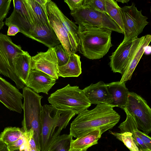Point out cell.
I'll use <instances>...</instances> for the list:
<instances>
[{
    "label": "cell",
    "mask_w": 151,
    "mask_h": 151,
    "mask_svg": "<svg viewBox=\"0 0 151 151\" xmlns=\"http://www.w3.org/2000/svg\"><path fill=\"white\" fill-rule=\"evenodd\" d=\"M116 2H121L122 3H127L129 1V0H117L115 1Z\"/></svg>",
    "instance_id": "cell-41"
},
{
    "label": "cell",
    "mask_w": 151,
    "mask_h": 151,
    "mask_svg": "<svg viewBox=\"0 0 151 151\" xmlns=\"http://www.w3.org/2000/svg\"><path fill=\"white\" fill-rule=\"evenodd\" d=\"M53 1L48 0L46 9L49 23L67 53L70 55L72 53L69 36L63 27L54 9Z\"/></svg>",
    "instance_id": "cell-14"
},
{
    "label": "cell",
    "mask_w": 151,
    "mask_h": 151,
    "mask_svg": "<svg viewBox=\"0 0 151 151\" xmlns=\"http://www.w3.org/2000/svg\"><path fill=\"white\" fill-rule=\"evenodd\" d=\"M31 66L32 70L42 72L56 80L58 79V66L53 47L31 57Z\"/></svg>",
    "instance_id": "cell-11"
},
{
    "label": "cell",
    "mask_w": 151,
    "mask_h": 151,
    "mask_svg": "<svg viewBox=\"0 0 151 151\" xmlns=\"http://www.w3.org/2000/svg\"><path fill=\"white\" fill-rule=\"evenodd\" d=\"M82 90L91 104L110 105L112 102V96L108 91L106 84L102 81L91 84Z\"/></svg>",
    "instance_id": "cell-17"
},
{
    "label": "cell",
    "mask_w": 151,
    "mask_h": 151,
    "mask_svg": "<svg viewBox=\"0 0 151 151\" xmlns=\"http://www.w3.org/2000/svg\"><path fill=\"white\" fill-rule=\"evenodd\" d=\"M73 137L70 134L60 135L52 143L47 151H68Z\"/></svg>",
    "instance_id": "cell-27"
},
{
    "label": "cell",
    "mask_w": 151,
    "mask_h": 151,
    "mask_svg": "<svg viewBox=\"0 0 151 151\" xmlns=\"http://www.w3.org/2000/svg\"><path fill=\"white\" fill-rule=\"evenodd\" d=\"M32 39L50 48L60 42L50 25L36 24L31 25L29 32Z\"/></svg>",
    "instance_id": "cell-15"
},
{
    "label": "cell",
    "mask_w": 151,
    "mask_h": 151,
    "mask_svg": "<svg viewBox=\"0 0 151 151\" xmlns=\"http://www.w3.org/2000/svg\"><path fill=\"white\" fill-rule=\"evenodd\" d=\"M56 80L42 72L31 70L25 85L35 92H48L56 83Z\"/></svg>",
    "instance_id": "cell-16"
},
{
    "label": "cell",
    "mask_w": 151,
    "mask_h": 151,
    "mask_svg": "<svg viewBox=\"0 0 151 151\" xmlns=\"http://www.w3.org/2000/svg\"><path fill=\"white\" fill-rule=\"evenodd\" d=\"M114 107L109 105L98 104L93 109L81 112L71 123L69 134L77 138L96 129H100L103 133L111 129L120 118Z\"/></svg>",
    "instance_id": "cell-1"
},
{
    "label": "cell",
    "mask_w": 151,
    "mask_h": 151,
    "mask_svg": "<svg viewBox=\"0 0 151 151\" xmlns=\"http://www.w3.org/2000/svg\"><path fill=\"white\" fill-rule=\"evenodd\" d=\"M106 85L112 98V102L110 105L123 109L126 106L129 92L126 87L125 82L120 83L119 81L113 82Z\"/></svg>",
    "instance_id": "cell-20"
},
{
    "label": "cell",
    "mask_w": 151,
    "mask_h": 151,
    "mask_svg": "<svg viewBox=\"0 0 151 151\" xmlns=\"http://www.w3.org/2000/svg\"><path fill=\"white\" fill-rule=\"evenodd\" d=\"M0 151H9L6 144L0 139Z\"/></svg>",
    "instance_id": "cell-37"
},
{
    "label": "cell",
    "mask_w": 151,
    "mask_h": 151,
    "mask_svg": "<svg viewBox=\"0 0 151 151\" xmlns=\"http://www.w3.org/2000/svg\"><path fill=\"white\" fill-rule=\"evenodd\" d=\"M81 73L80 57L75 53H71L67 63L58 67L59 77H78Z\"/></svg>",
    "instance_id": "cell-22"
},
{
    "label": "cell",
    "mask_w": 151,
    "mask_h": 151,
    "mask_svg": "<svg viewBox=\"0 0 151 151\" xmlns=\"http://www.w3.org/2000/svg\"><path fill=\"white\" fill-rule=\"evenodd\" d=\"M84 0H65L71 11L81 8L83 6Z\"/></svg>",
    "instance_id": "cell-34"
},
{
    "label": "cell",
    "mask_w": 151,
    "mask_h": 151,
    "mask_svg": "<svg viewBox=\"0 0 151 151\" xmlns=\"http://www.w3.org/2000/svg\"><path fill=\"white\" fill-rule=\"evenodd\" d=\"M55 12L69 38L72 53L79 51L80 39L78 35V27L75 23L67 17L53 1Z\"/></svg>",
    "instance_id": "cell-18"
},
{
    "label": "cell",
    "mask_w": 151,
    "mask_h": 151,
    "mask_svg": "<svg viewBox=\"0 0 151 151\" xmlns=\"http://www.w3.org/2000/svg\"><path fill=\"white\" fill-rule=\"evenodd\" d=\"M107 14L119 26L124 34L122 15L120 7L114 0H105Z\"/></svg>",
    "instance_id": "cell-25"
},
{
    "label": "cell",
    "mask_w": 151,
    "mask_h": 151,
    "mask_svg": "<svg viewBox=\"0 0 151 151\" xmlns=\"http://www.w3.org/2000/svg\"><path fill=\"white\" fill-rule=\"evenodd\" d=\"M134 120L139 129L148 134L151 132V109L147 101L136 93L129 92L123 109Z\"/></svg>",
    "instance_id": "cell-7"
},
{
    "label": "cell",
    "mask_w": 151,
    "mask_h": 151,
    "mask_svg": "<svg viewBox=\"0 0 151 151\" xmlns=\"http://www.w3.org/2000/svg\"><path fill=\"white\" fill-rule=\"evenodd\" d=\"M4 25V23L3 21L0 22V30L3 28Z\"/></svg>",
    "instance_id": "cell-42"
},
{
    "label": "cell",
    "mask_w": 151,
    "mask_h": 151,
    "mask_svg": "<svg viewBox=\"0 0 151 151\" xmlns=\"http://www.w3.org/2000/svg\"><path fill=\"white\" fill-rule=\"evenodd\" d=\"M53 48L57 58L58 67L66 64L69 60V55L67 53L63 46L60 44Z\"/></svg>",
    "instance_id": "cell-30"
},
{
    "label": "cell",
    "mask_w": 151,
    "mask_h": 151,
    "mask_svg": "<svg viewBox=\"0 0 151 151\" xmlns=\"http://www.w3.org/2000/svg\"><path fill=\"white\" fill-rule=\"evenodd\" d=\"M151 52V47L149 45L146 46L145 48L144 52L146 55H149Z\"/></svg>",
    "instance_id": "cell-39"
},
{
    "label": "cell",
    "mask_w": 151,
    "mask_h": 151,
    "mask_svg": "<svg viewBox=\"0 0 151 151\" xmlns=\"http://www.w3.org/2000/svg\"><path fill=\"white\" fill-rule=\"evenodd\" d=\"M103 133L99 129L90 131L71 141L70 148L87 149L98 143Z\"/></svg>",
    "instance_id": "cell-23"
},
{
    "label": "cell",
    "mask_w": 151,
    "mask_h": 151,
    "mask_svg": "<svg viewBox=\"0 0 151 151\" xmlns=\"http://www.w3.org/2000/svg\"><path fill=\"white\" fill-rule=\"evenodd\" d=\"M145 36L144 39L122 75V78L119 81L120 83L131 80L133 73L144 52L145 47L150 44L151 40V35H147Z\"/></svg>",
    "instance_id": "cell-21"
},
{
    "label": "cell",
    "mask_w": 151,
    "mask_h": 151,
    "mask_svg": "<svg viewBox=\"0 0 151 151\" xmlns=\"http://www.w3.org/2000/svg\"><path fill=\"white\" fill-rule=\"evenodd\" d=\"M22 89L24 118L22 122V128L24 132L30 130L33 131L36 144L40 150V142L41 133L42 108L41 100L43 96L26 86Z\"/></svg>",
    "instance_id": "cell-4"
},
{
    "label": "cell",
    "mask_w": 151,
    "mask_h": 151,
    "mask_svg": "<svg viewBox=\"0 0 151 151\" xmlns=\"http://www.w3.org/2000/svg\"><path fill=\"white\" fill-rule=\"evenodd\" d=\"M31 56L27 51L17 53L13 58L14 71L16 76L25 85L31 70Z\"/></svg>",
    "instance_id": "cell-19"
},
{
    "label": "cell",
    "mask_w": 151,
    "mask_h": 151,
    "mask_svg": "<svg viewBox=\"0 0 151 151\" xmlns=\"http://www.w3.org/2000/svg\"><path fill=\"white\" fill-rule=\"evenodd\" d=\"M87 149L81 150L76 148H70L68 151H87Z\"/></svg>",
    "instance_id": "cell-40"
},
{
    "label": "cell",
    "mask_w": 151,
    "mask_h": 151,
    "mask_svg": "<svg viewBox=\"0 0 151 151\" xmlns=\"http://www.w3.org/2000/svg\"><path fill=\"white\" fill-rule=\"evenodd\" d=\"M8 27L7 35L8 36H14L18 33L20 32L19 28L15 25L11 24Z\"/></svg>",
    "instance_id": "cell-35"
},
{
    "label": "cell",
    "mask_w": 151,
    "mask_h": 151,
    "mask_svg": "<svg viewBox=\"0 0 151 151\" xmlns=\"http://www.w3.org/2000/svg\"><path fill=\"white\" fill-rule=\"evenodd\" d=\"M126 120L120 124L118 128L121 132L131 133L139 149L145 151L151 150V138L147 134L140 131L132 117L126 114Z\"/></svg>",
    "instance_id": "cell-13"
},
{
    "label": "cell",
    "mask_w": 151,
    "mask_h": 151,
    "mask_svg": "<svg viewBox=\"0 0 151 151\" xmlns=\"http://www.w3.org/2000/svg\"><path fill=\"white\" fill-rule=\"evenodd\" d=\"M14 9L23 18L26 20L31 25H34L28 12L24 0H13Z\"/></svg>",
    "instance_id": "cell-29"
},
{
    "label": "cell",
    "mask_w": 151,
    "mask_h": 151,
    "mask_svg": "<svg viewBox=\"0 0 151 151\" xmlns=\"http://www.w3.org/2000/svg\"><path fill=\"white\" fill-rule=\"evenodd\" d=\"M76 114L69 110L58 109L52 105L42 106L41 114L42 129L40 139V151H47L51 143L60 135Z\"/></svg>",
    "instance_id": "cell-3"
},
{
    "label": "cell",
    "mask_w": 151,
    "mask_h": 151,
    "mask_svg": "<svg viewBox=\"0 0 151 151\" xmlns=\"http://www.w3.org/2000/svg\"><path fill=\"white\" fill-rule=\"evenodd\" d=\"M109 133L122 142L130 151H139V149L129 132L118 133L109 131Z\"/></svg>",
    "instance_id": "cell-28"
},
{
    "label": "cell",
    "mask_w": 151,
    "mask_h": 151,
    "mask_svg": "<svg viewBox=\"0 0 151 151\" xmlns=\"http://www.w3.org/2000/svg\"><path fill=\"white\" fill-rule=\"evenodd\" d=\"M22 94L15 86L0 76V101L10 110L21 113Z\"/></svg>",
    "instance_id": "cell-12"
},
{
    "label": "cell",
    "mask_w": 151,
    "mask_h": 151,
    "mask_svg": "<svg viewBox=\"0 0 151 151\" xmlns=\"http://www.w3.org/2000/svg\"><path fill=\"white\" fill-rule=\"evenodd\" d=\"M139 151H144L142 150L141 149H139ZM151 151V150H149V151Z\"/></svg>",
    "instance_id": "cell-44"
},
{
    "label": "cell",
    "mask_w": 151,
    "mask_h": 151,
    "mask_svg": "<svg viewBox=\"0 0 151 151\" xmlns=\"http://www.w3.org/2000/svg\"><path fill=\"white\" fill-rule=\"evenodd\" d=\"M124 29L123 42L136 39L148 24V18L138 10L133 3L129 6L121 7Z\"/></svg>",
    "instance_id": "cell-9"
},
{
    "label": "cell",
    "mask_w": 151,
    "mask_h": 151,
    "mask_svg": "<svg viewBox=\"0 0 151 151\" xmlns=\"http://www.w3.org/2000/svg\"><path fill=\"white\" fill-rule=\"evenodd\" d=\"M24 136V133L22 128L8 127L5 128L0 134V139L8 145Z\"/></svg>",
    "instance_id": "cell-26"
},
{
    "label": "cell",
    "mask_w": 151,
    "mask_h": 151,
    "mask_svg": "<svg viewBox=\"0 0 151 151\" xmlns=\"http://www.w3.org/2000/svg\"><path fill=\"white\" fill-rule=\"evenodd\" d=\"M25 136L22 137L10 145H7L9 151H14L19 150L26 142Z\"/></svg>",
    "instance_id": "cell-33"
},
{
    "label": "cell",
    "mask_w": 151,
    "mask_h": 151,
    "mask_svg": "<svg viewBox=\"0 0 151 151\" xmlns=\"http://www.w3.org/2000/svg\"><path fill=\"white\" fill-rule=\"evenodd\" d=\"M48 100L55 108L71 110L76 114L87 109L91 105L82 90L77 86H71L70 84L51 94Z\"/></svg>",
    "instance_id": "cell-5"
},
{
    "label": "cell",
    "mask_w": 151,
    "mask_h": 151,
    "mask_svg": "<svg viewBox=\"0 0 151 151\" xmlns=\"http://www.w3.org/2000/svg\"><path fill=\"white\" fill-rule=\"evenodd\" d=\"M80 52L91 60L102 58L113 46L112 31L88 24L78 25Z\"/></svg>",
    "instance_id": "cell-2"
},
{
    "label": "cell",
    "mask_w": 151,
    "mask_h": 151,
    "mask_svg": "<svg viewBox=\"0 0 151 151\" xmlns=\"http://www.w3.org/2000/svg\"><path fill=\"white\" fill-rule=\"evenodd\" d=\"M24 1L34 25H50L47 11L45 10L35 0H24Z\"/></svg>",
    "instance_id": "cell-24"
},
{
    "label": "cell",
    "mask_w": 151,
    "mask_h": 151,
    "mask_svg": "<svg viewBox=\"0 0 151 151\" xmlns=\"http://www.w3.org/2000/svg\"><path fill=\"white\" fill-rule=\"evenodd\" d=\"M11 0H0V22L6 17L10 8Z\"/></svg>",
    "instance_id": "cell-32"
},
{
    "label": "cell",
    "mask_w": 151,
    "mask_h": 151,
    "mask_svg": "<svg viewBox=\"0 0 151 151\" xmlns=\"http://www.w3.org/2000/svg\"><path fill=\"white\" fill-rule=\"evenodd\" d=\"M70 14L78 25L86 24L104 27L124 34L119 26L106 13L82 6L71 11Z\"/></svg>",
    "instance_id": "cell-8"
},
{
    "label": "cell",
    "mask_w": 151,
    "mask_h": 151,
    "mask_svg": "<svg viewBox=\"0 0 151 151\" xmlns=\"http://www.w3.org/2000/svg\"><path fill=\"white\" fill-rule=\"evenodd\" d=\"M24 150V151H39L35 150L30 147L28 145L26 140L25 143Z\"/></svg>",
    "instance_id": "cell-38"
},
{
    "label": "cell",
    "mask_w": 151,
    "mask_h": 151,
    "mask_svg": "<svg viewBox=\"0 0 151 151\" xmlns=\"http://www.w3.org/2000/svg\"><path fill=\"white\" fill-rule=\"evenodd\" d=\"M25 146H22L21 147L19 150H17L14 151H24V149Z\"/></svg>",
    "instance_id": "cell-43"
},
{
    "label": "cell",
    "mask_w": 151,
    "mask_h": 151,
    "mask_svg": "<svg viewBox=\"0 0 151 151\" xmlns=\"http://www.w3.org/2000/svg\"><path fill=\"white\" fill-rule=\"evenodd\" d=\"M145 36L122 42L109 57V63L111 70L122 75L131 58L134 55Z\"/></svg>",
    "instance_id": "cell-10"
},
{
    "label": "cell",
    "mask_w": 151,
    "mask_h": 151,
    "mask_svg": "<svg viewBox=\"0 0 151 151\" xmlns=\"http://www.w3.org/2000/svg\"><path fill=\"white\" fill-rule=\"evenodd\" d=\"M23 51L21 46L14 44L10 37L0 33V73L13 81L19 89L23 88L25 85L14 72L13 59Z\"/></svg>",
    "instance_id": "cell-6"
},
{
    "label": "cell",
    "mask_w": 151,
    "mask_h": 151,
    "mask_svg": "<svg viewBox=\"0 0 151 151\" xmlns=\"http://www.w3.org/2000/svg\"><path fill=\"white\" fill-rule=\"evenodd\" d=\"M48 0H35L45 11H47L46 6Z\"/></svg>",
    "instance_id": "cell-36"
},
{
    "label": "cell",
    "mask_w": 151,
    "mask_h": 151,
    "mask_svg": "<svg viewBox=\"0 0 151 151\" xmlns=\"http://www.w3.org/2000/svg\"><path fill=\"white\" fill-rule=\"evenodd\" d=\"M83 6L107 14L105 0H84Z\"/></svg>",
    "instance_id": "cell-31"
}]
</instances>
